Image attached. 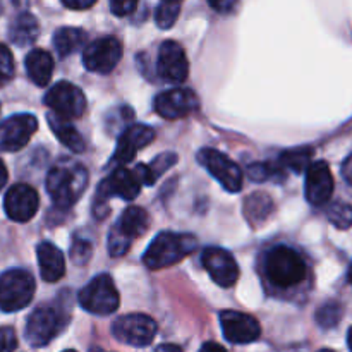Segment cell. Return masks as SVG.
<instances>
[{
  "mask_svg": "<svg viewBox=\"0 0 352 352\" xmlns=\"http://www.w3.org/2000/svg\"><path fill=\"white\" fill-rule=\"evenodd\" d=\"M112 333L119 342L133 347H144L151 344L157 336V323L151 316L134 313L117 318L112 325Z\"/></svg>",
  "mask_w": 352,
  "mask_h": 352,
  "instance_id": "9",
  "label": "cell"
},
{
  "mask_svg": "<svg viewBox=\"0 0 352 352\" xmlns=\"http://www.w3.org/2000/svg\"><path fill=\"white\" fill-rule=\"evenodd\" d=\"M17 346V337L10 327L0 329V352H14Z\"/></svg>",
  "mask_w": 352,
  "mask_h": 352,
  "instance_id": "35",
  "label": "cell"
},
{
  "mask_svg": "<svg viewBox=\"0 0 352 352\" xmlns=\"http://www.w3.org/2000/svg\"><path fill=\"white\" fill-rule=\"evenodd\" d=\"M40 33V26L33 14L21 12L16 19L10 23L9 28V38L12 43L17 47H24V45H31L38 38Z\"/></svg>",
  "mask_w": 352,
  "mask_h": 352,
  "instance_id": "24",
  "label": "cell"
},
{
  "mask_svg": "<svg viewBox=\"0 0 352 352\" xmlns=\"http://www.w3.org/2000/svg\"><path fill=\"white\" fill-rule=\"evenodd\" d=\"M122 58V43L116 36H103L91 41L82 52V64L88 71L109 74Z\"/></svg>",
  "mask_w": 352,
  "mask_h": 352,
  "instance_id": "11",
  "label": "cell"
},
{
  "mask_svg": "<svg viewBox=\"0 0 352 352\" xmlns=\"http://www.w3.org/2000/svg\"><path fill=\"white\" fill-rule=\"evenodd\" d=\"M220 325H222L223 337L232 344H251L258 340L261 333L260 323L246 313L222 311Z\"/></svg>",
  "mask_w": 352,
  "mask_h": 352,
  "instance_id": "20",
  "label": "cell"
},
{
  "mask_svg": "<svg viewBox=\"0 0 352 352\" xmlns=\"http://www.w3.org/2000/svg\"><path fill=\"white\" fill-rule=\"evenodd\" d=\"M153 107L160 117L175 120L196 112L199 109V100L192 89L172 88L157 95Z\"/></svg>",
  "mask_w": 352,
  "mask_h": 352,
  "instance_id": "13",
  "label": "cell"
},
{
  "mask_svg": "<svg viewBox=\"0 0 352 352\" xmlns=\"http://www.w3.org/2000/svg\"><path fill=\"white\" fill-rule=\"evenodd\" d=\"M34 296V278L30 272L12 268L0 275V309L6 313L21 311Z\"/></svg>",
  "mask_w": 352,
  "mask_h": 352,
  "instance_id": "7",
  "label": "cell"
},
{
  "mask_svg": "<svg viewBox=\"0 0 352 352\" xmlns=\"http://www.w3.org/2000/svg\"><path fill=\"white\" fill-rule=\"evenodd\" d=\"M6 182H7V168L6 165H3V162L0 160V189L6 186Z\"/></svg>",
  "mask_w": 352,
  "mask_h": 352,
  "instance_id": "42",
  "label": "cell"
},
{
  "mask_svg": "<svg viewBox=\"0 0 352 352\" xmlns=\"http://www.w3.org/2000/svg\"><path fill=\"white\" fill-rule=\"evenodd\" d=\"M78 299L85 311L98 316L116 313L120 302V296L117 292L116 284H113L112 277L107 274H100L93 280H89L79 292Z\"/></svg>",
  "mask_w": 352,
  "mask_h": 352,
  "instance_id": "6",
  "label": "cell"
},
{
  "mask_svg": "<svg viewBox=\"0 0 352 352\" xmlns=\"http://www.w3.org/2000/svg\"><path fill=\"white\" fill-rule=\"evenodd\" d=\"M64 352H76V351H64Z\"/></svg>",
  "mask_w": 352,
  "mask_h": 352,
  "instance_id": "47",
  "label": "cell"
},
{
  "mask_svg": "<svg viewBox=\"0 0 352 352\" xmlns=\"http://www.w3.org/2000/svg\"><path fill=\"white\" fill-rule=\"evenodd\" d=\"M64 7L67 9H74V10H82V9H89V7L95 6V0H86V2H69V0H64Z\"/></svg>",
  "mask_w": 352,
  "mask_h": 352,
  "instance_id": "37",
  "label": "cell"
},
{
  "mask_svg": "<svg viewBox=\"0 0 352 352\" xmlns=\"http://www.w3.org/2000/svg\"><path fill=\"white\" fill-rule=\"evenodd\" d=\"M327 217H329L330 223L336 226L337 229L347 230L352 226V206L349 203L336 201L327 210Z\"/></svg>",
  "mask_w": 352,
  "mask_h": 352,
  "instance_id": "28",
  "label": "cell"
},
{
  "mask_svg": "<svg viewBox=\"0 0 352 352\" xmlns=\"http://www.w3.org/2000/svg\"><path fill=\"white\" fill-rule=\"evenodd\" d=\"M89 352H107V351H103L102 347H93V349H89Z\"/></svg>",
  "mask_w": 352,
  "mask_h": 352,
  "instance_id": "44",
  "label": "cell"
},
{
  "mask_svg": "<svg viewBox=\"0 0 352 352\" xmlns=\"http://www.w3.org/2000/svg\"><path fill=\"white\" fill-rule=\"evenodd\" d=\"M36 129V119L30 113H17V116L9 117L0 127V150L16 153L30 143Z\"/></svg>",
  "mask_w": 352,
  "mask_h": 352,
  "instance_id": "14",
  "label": "cell"
},
{
  "mask_svg": "<svg viewBox=\"0 0 352 352\" xmlns=\"http://www.w3.org/2000/svg\"><path fill=\"white\" fill-rule=\"evenodd\" d=\"M40 275L45 282H57L65 274V258L52 243H41L36 248Z\"/></svg>",
  "mask_w": 352,
  "mask_h": 352,
  "instance_id": "21",
  "label": "cell"
},
{
  "mask_svg": "<svg viewBox=\"0 0 352 352\" xmlns=\"http://www.w3.org/2000/svg\"><path fill=\"white\" fill-rule=\"evenodd\" d=\"M175 162H177V155L164 153V155H160V157L155 158L151 164L138 165V167H140V172H141V177H143V184L153 186L155 182H157V179L160 177L162 174H165V172H167L168 168L175 164Z\"/></svg>",
  "mask_w": 352,
  "mask_h": 352,
  "instance_id": "27",
  "label": "cell"
},
{
  "mask_svg": "<svg viewBox=\"0 0 352 352\" xmlns=\"http://www.w3.org/2000/svg\"><path fill=\"white\" fill-rule=\"evenodd\" d=\"M88 186V170L74 160H62L47 175V191L58 208H71Z\"/></svg>",
  "mask_w": 352,
  "mask_h": 352,
  "instance_id": "1",
  "label": "cell"
},
{
  "mask_svg": "<svg viewBox=\"0 0 352 352\" xmlns=\"http://www.w3.org/2000/svg\"><path fill=\"white\" fill-rule=\"evenodd\" d=\"M248 174L253 181L263 182L268 181L272 177H282L280 168L277 167V164H253L250 168H248Z\"/></svg>",
  "mask_w": 352,
  "mask_h": 352,
  "instance_id": "31",
  "label": "cell"
},
{
  "mask_svg": "<svg viewBox=\"0 0 352 352\" xmlns=\"http://www.w3.org/2000/svg\"><path fill=\"white\" fill-rule=\"evenodd\" d=\"M157 71L164 81L184 82L189 74V64L186 52L177 41L167 40L158 50Z\"/></svg>",
  "mask_w": 352,
  "mask_h": 352,
  "instance_id": "16",
  "label": "cell"
},
{
  "mask_svg": "<svg viewBox=\"0 0 352 352\" xmlns=\"http://www.w3.org/2000/svg\"><path fill=\"white\" fill-rule=\"evenodd\" d=\"M340 315H342L340 306L337 305V302H329V305H325L318 313H316V320H318L320 325L329 329V327H333L339 323Z\"/></svg>",
  "mask_w": 352,
  "mask_h": 352,
  "instance_id": "32",
  "label": "cell"
},
{
  "mask_svg": "<svg viewBox=\"0 0 352 352\" xmlns=\"http://www.w3.org/2000/svg\"><path fill=\"white\" fill-rule=\"evenodd\" d=\"M333 175L327 162H315L306 168L305 192L313 206H323L330 201L333 192Z\"/></svg>",
  "mask_w": 352,
  "mask_h": 352,
  "instance_id": "19",
  "label": "cell"
},
{
  "mask_svg": "<svg viewBox=\"0 0 352 352\" xmlns=\"http://www.w3.org/2000/svg\"><path fill=\"white\" fill-rule=\"evenodd\" d=\"M272 199L265 195H253L246 201V217L253 220H265L272 212Z\"/></svg>",
  "mask_w": 352,
  "mask_h": 352,
  "instance_id": "29",
  "label": "cell"
},
{
  "mask_svg": "<svg viewBox=\"0 0 352 352\" xmlns=\"http://www.w3.org/2000/svg\"><path fill=\"white\" fill-rule=\"evenodd\" d=\"M349 282L352 284V265H351V268H349Z\"/></svg>",
  "mask_w": 352,
  "mask_h": 352,
  "instance_id": "45",
  "label": "cell"
},
{
  "mask_svg": "<svg viewBox=\"0 0 352 352\" xmlns=\"http://www.w3.org/2000/svg\"><path fill=\"white\" fill-rule=\"evenodd\" d=\"M150 217L140 206H129L122 212L116 226L109 234V251L112 256H122L127 253L131 243L136 237H141L148 230Z\"/></svg>",
  "mask_w": 352,
  "mask_h": 352,
  "instance_id": "5",
  "label": "cell"
},
{
  "mask_svg": "<svg viewBox=\"0 0 352 352\" xmlns=\"http://www.w3.org/2000/svg\"><path fill=\"white\" fill-rule=\"evenodd\" d=\"M86 41V33L79 28H60L54 34L55 50L60 57L72 54L78 48H81Z\"/></svg>",
  "mask_w": 352,
  "mask_h": 352,
  "instance_id": "26",
  "label": "cell"
},
{
  "mask_svg": "<svg viewBox=\"0 0 352 352\" xmlns=\"http://www.w3.org/2000/svg\"><path fill=\"white\" fill-rule=\"evenodd\" d=\"M179 12H181V3L179 2L158 3L157 10H155V23L162 30H168L177 21Z\"/></svg>",
  "mask_w": 352,
  "mask_h": 352,
  "instance_id": "30",
  "label": "cell"
},
{
  "mask_svg": "<svg viewBox=\"0 0 352 352\" xmlns=\"http://www.w3.org/2000/svg\"><path fill=\"white\" fill-rule=\"evenodd\" d=\"M198 248V239L192 234L160 232L144 253L143 261L150 270H162L184 260Z\"/></svg>",
  "mask_w": 352,
  "mask_h": 352,
  "instance_id": "2",
  "label": "cell"
},
{
  "mask_svg": "<svg viewBox=\"0 0 352 352\" xmlns=\"http://www.w3.org/2000/svg\"><path fill=\"white\" fill-rule=\"evenodd\" d=\"M205 270L220 287H232L239 277V267L229 251L222 248H206L201 254Z\"/></svg>",
  "mask_w": 352,
  "mask_h": 352,
  "instance_id": "17",
  "label": "cell"
},
{
  "mask_svg": "<svg viewBox=\"0 0 352 352\" xmlns=\"http://www.w3.org/2000/svg\"><path fill=\"white\" fill-rule=\"evenodd\" d=\"M138 7L136 2L133 0H113L110 2V10H112L116 16H127V14L133 12Z\"/></svg>",
  "mask_w": 352,
  "mask_h": 352,
  "instance_id": "36",
  "label": "cell"
},
{
  "mask_svg": "<svg viewBox=\"0 0 352 352\" xmlns=\"http://www.w3.org/2000/svg\"><path fill=\"white\" fill-rule=\"evenodd\" d=\"M347 344H349V349L352 352V327L349 329V332H347Z\"/></svg>",
  "mask_w": 352,
  "mask_h": 352,
  "instance_id": "43",
  "label": "cell"
},
{
  "mask_svg": "<svg viewBox=\"0 0 352 352\" xmlns=\"http://www.w3.org/2000/svg\"><path fill=\"white\" fill-rule=\"evenodd\" d=\"M153 140L155 131L151 127L144 126V124H133L120 134L110 164L117 165V167H124L136 157L141 148L148 146Z\"/></svg>",
  "mask_w": 352,
  "mask_h": 352,
  "instance_id": "18",
  "label": "cell"
},
{
  "mask_svg": "<svg viewBox=\"0 0 352 352\" xmlns=\"http://www.w3.org/2000/svg\"><path fill=\"white\" fill-rule=\"evenodd\" d=\"M62 327H64V322L60 320V315L50 306H41L34 309L28 318L24 337L30 346L45 347L52 339L57 337Z\"/></svg>",
  "mask_w": 352,
  "mask_h": 352,
  "instance_id": "12",
  "label": "cell"
},
{
  "mask_svg": "<svg viewBox=\"0 0 352 352\" xmlns=\"http://www.w3.org/2000/svg\"><path fill=\"white\" fill-rule=\"evenodd\" d=\"M199 352H227V351L223 349V347L220 346V344L206 342V344H203V347H201V349H199Z\"/></svg>",
  "mask_w": 352,
  "mask_h": 352,
  "instance_id": "39",
  "label": "cell"
},
{
  "mask_svg": "<svg viewBox=\"0 0 352 352\" xmlns=\"http://www.w3.org/2000/svg\"><path fill=\"white\" fill-rule=\"evenodd\" d=\"M306 272L308 268L301 254L289 246L274 248L265 258V275L278 289L299 285L306 278Z\"/></svg>",
  "mask_w": 352,
  "mask_h": 352,
  "instance_id": "4",
  "label": "cell"
},
{
  "mask_svg": "<svg viewBox=\"0 0 352 352\" xmlns=\"http://www.w3.org/2000/svg\"><path fill=\"white\" fill-rule=\"evenodd\" d=\"M47 120H48V126H50V129L54 131V134L57 136V140L60 141L64 146H67L69 150L74 151V153H81V151H85V148H86L85 140H82V136L79 134V131L76 129V127L72 126L69 120L58 119V117L54 116V113H48Z\"/></svg>",
  "mask_w": 352,
  "mask_h": 352,
  "instance_id": "23",
  "label": "cell"
},
{
  "mask_svg": "<svg viewBox=\"0 0 352 352\" xmlns=\"http://www.w3.org/2000/svg\"><path fill=\"white\" fill-rule=\"evenodd\" d=\"M45 105L52 110L58 119L71 120L78 119L86 110L85 93L72 82L60 81L52 86L50 91L45 96Z\"/></svg>",
  "mask_w": 352,
  "mask_h": 352,
  "instance_id": "8",
  "label": "cell"
},
{
  "mask_svg": "<svg viewBox=\"0 0 352 352\" xmlns=\"http://www.w3.org/2000/svg\"><path fill=\"white\" fill-rule=\"evenodd\" d=\"M342 175H344V179L347 181V184L352 186V155H349V157L346 158V162H344Z\"/></svg>",
  "mask_w": 352,
  "mask_h": 352,
  "instance_id": "38",
  "label": "cell"
},
{
  "mask_svg": "<svg viewBox=\"0 0 352 352\" xmlns=\"http://www.w3.org/2000/svg\"><path fill=\"white\" fill-rule=\"evenodd\" d=\"M198 162L220 182L226 191L239 192L243 189V172L236 162L230 160L222 151L203 148L198 151Z\"/></svg>",
  "mask_w": 352,
  "mask_h": 352,
  "instance_id": "10",
  "label": "cell"
},
{
  "mask_svg": "<svg viewBox=\"0 0 352 352\" xmlns=\"http://www.w3.org/2000/svg\"><path fill=\"white\" fill-rule=\"evenodd\" d=\"M93 254V244L86 239H76L71 248V258L76 265H85Z\"/></svg>",
  "mask_w": 352,
  "mask_h": 352,
  "instance_id": "33",
  "label": "cell"
},
{
  "mask_svg": "<svg viewBox=\"0 0 352 352\" xmlns=\"http://www.w3.org/2000/svg\"><path fill=\"white\" fill-rule=\"evenodd\" d=\"M14 76V58L6 45H0V86L9 82Z\"/></svg>",
  "mask_w": 352,
  "mask_h": 352,
  "instance_id": "34",
  "label": "cell"
},
{
  "mask_svg": "<svg viewBox=\"0 0 352 352\" xmlns=\"http://www.w3.org/2000/svg\"><path fill=\"white\" fill-rule=\"evenodd\" d=\"M311 157H313V150L309 146H302V148H294V150H287L278 157L277 167L280 168V172L291 170L294 174H299V172L306 170V168L311 165Z\"/></svg>",
  "mask_w": 352,
  "mask_h": 352,
  "instance_id": "25",
  "label": "cell"
},
{
  "mask_svg": "<svg viewBox=\"0 0 352 352\" xmlns=\"http://www.w3.org/2000/svg\"><path fill=\"white\" fill-rule=\"evenodd\" d=\"M318 352H333V351H330V349H322V351H318Z\"/></svg>",
  "mask_w": 352,
  "mask_h": 352,
  "instance_id": "46",
  "label": "cell"
},
{
  "mask_svg": "<svg viewBox=\"0 0 352 352\" xmlns=\"http://www.w3.org/2000/svg\"><path fill=\"white\" fill-rule=\"evenodd\" d=\"M26 71L36 86H47L54 74V58L43 48H34L26 57Z\"/></svg>",
  "mask_w": 352,
  "mask_h": 352,
  "instance_id": "22",
  "label": "cell"
},
{
  "mask_svg": "<svg viewBox=\"0 0 352 352\" xmlns=\"http://www.w3.org/2000/svg\"><path fill=\"white\" fill-rule=\"evenodd\" d=\"M210 7L217 10H230L234 7L232 2H210Z\"/></svg>",
  "mask_w": 352,
  "mask_h": 352,
  "instance_id": "40",
  "label": "cell"
},
{
  "mask_svg": "<svg viewBox=\"0 0 352 352\" xmlns=\"http://www.w3.org/2000/svg\"><path fill=\"white\" fill-rule=\"evenodd\" d=\"M40 206V198L38 192L31 188L30 184H14L3 198V208H6L7 217L14 222H30L38 212Z\"/></svg>",
  "mask_w": 352,
  "mask_h": 352,
  "instance_id": "15",
  "label": "cell"
},
{
  "mask_svg": "<svg viewBox=\"0 0 352 352\" xmlns=\"http://www.w3.org/2000/svg\"><path fill=\"white\" fill-rule=\"evenodd\" d=\"M157 352H182V351L181 347L174 346V344H164V346L158 347Z\"/></svg>",
  "mask_w": 352,
  "mask_h": 352,
  "instance_id": "41",
  "label": "cell"
},
{
  "mask_svg": "<svg viewBox=\"0 0 352 352\" xmlns=\"http://www.w3.org/2000/svg\"><path fill=\"white\" fill-rule=\"evenodd\" d=\"M143 186V177H141L140 167L127 168V167H117L112 174L107 179L100 182L98 189H96V198L93 203V212L96 217H105L109 213V206L107 201L110 198H120L126 201H133L141 191Z\"/></svg>",
  "mask_w": 352,
  "mask_h": 352,
  "instance_id": "3",
  "label": "cell"
}]
</instances>
